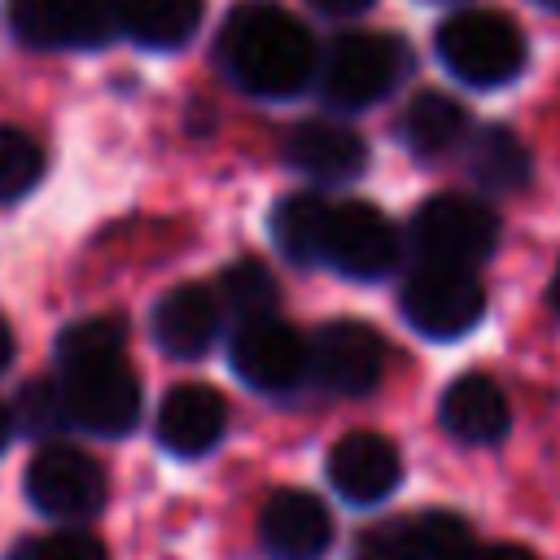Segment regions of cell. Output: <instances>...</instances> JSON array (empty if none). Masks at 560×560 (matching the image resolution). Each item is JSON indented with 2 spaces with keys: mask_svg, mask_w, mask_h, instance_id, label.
Instances as JSON below:
<instances>
[{
  "mask_svg": "<svg viewBox=\"0 0 560 560\" xmlns=\"http://www.w3.org/2000/svg\"><path fill=\"white\" fill-rule=\"evenodd\" d=\"M219 61L236 88L267 101L298 96L319 70L311 31L271 0H245L228 13L219 31Z\"/></svg>",
  "mask_w": 560,
  "mask_h": 560,
  "instance_id": "1",
  "label": "cell"
},
{
  "mask_svg": "<svg viewBox=\"0 0 560 560\" xmlns=\"http://www.w3.org/2000/svg\"><path fill=\"white\" fill-rule=\"evenodd\" d=\"M438 57L442 66L472 83V88H499L512 83L525 66V35L512 18L494 13V9H459L451 13L438 35Z\"/></svg>",
  "mask_w": 560,
  "mask_h": 560,
  "instance_id": "2",
  "label": "cell"
},
{
  "mask_svg": "<svg viewBox=\"0 0 560 560\" xmlns=\"http://www.w3.org/2000/svg\"><path fill=\"white\" fill-rule=\"evenodd\" d=\"M407 74V48L381 31H346L324 48L319 92L332 109H368Z\"/></svg>",
  "mask_w": 560,
  "mask_h": 560,
  "instance_id": "3",
  "label": "cell"
},
{
  "mask_svg": "<svg viewBox=\"0 0 560 560\" xmlns=\"http://www.w3.org/2000/svg\"><path fill=\"white\" fill-rule=\"evenodd\" d=\"M411 245L424 262L442 267H477L499 245V219L490 206L464 192H438L429 197L411 219Z\"/></svg>",
  "mask_w": 560,
  "mask_h": 560,
  "instance_id": "4",
  "label": "cell"
},
{
  "mask_svg": "<svg viewBox=\"0 0 560 560\" xmlns=\"http://www.w3.org/2000/svg\"><path fill=\"white\" fill-rule=\"evenodd\" d=\"M407 324L433 341H455L472 332L486 315V289L468 267H442L424 262L407 276L398 298Z\"/></svg>",
  "mask_w": 560,
  "mask_h": 560,
  "instance_id": "5",
  "label": "cell"
},
{
  "mask_svg": "<svg viewBox=\"0 0 560 560\" xmlns=\"http://www.w3.org/2000/svg\"><path fill=\"white\" fill-rule=\"evenodd\" d=\"M4 18L31 48H101L122 31V0H9Z\"/></svg>",
  "mask_w": 560,
  "mask_h": 560,
  "instance_id": "6",
  "label": "cell"
},
{
  "mask_svg": "<svg viewBox=\"0 0 560 560\" xmlns=\"http://www.w3.org/2000/svg\"><path fill=\"white\" fill-rule=\"evenodd\" d=\"M61 398H66L70 424L101 433V438H122L140 420V381L127 368V359H101V363L66 368Z\"/></svg>",
  "mask_w": 560,
  "mask_h": 560,
  "instance_id": "7",
  "label": "cell"
},
{
  "mask_svg": "<svg viewBox=\"0 0 560 560\" xmlns=\"http://www.w3.org/2000/svg\"><path fill=\"white\" fill-rule=\"evenodd\" d=\"M228 359L232 372L262 394H289L302 385V376H311V341L280 315L241 324Z\"/></svg>",
  "mask_w": 560,
  "mask_h": 560,
  "instance_id": "8",
  "label": "cell"
},
{
  "mask_svg": "<svg viewBox=\"0 0 560 560\" xmlns=\"http://www.w3.org/2000/svg\"><path fill=\"white\" fill-rule=\"evenodd\" d=\"M324 262L350 280H381L398 262V232L372 201H337L324 228Z\"/></svg>",
  "mask_w": 560,
  "mask_h": 560,
  "instance_id": "9",
  "label": "cell"
},
{
  "mask_svg": "<svg viewBox=\"0 0 560 560\" xmlns=\"http://www.w3.org/2000/svg\"><path fill=\"white\" fill-rule=\"evenodd\" d=\"M26 499L57 521H83L105 503V472L79 446H44L26 468Z\"/></svg>",
  "mask_w": 560,
  "mask_h": 560,
  "instance_id": "10",
  "label": "cell"
},
{
  "mask_svg": "<svg viewBox=\"0 0 560 560\" xmlns=\"http://www.w3.org/2000/svg\"><path fill=\"white\" fill-rule=\"evenodd\" d=\"M385 372V341L359 319H332L311 337V376L328 394H372Z\"/></svg>",
  "mask_w": 560,
  "mask_h": 560,
  "instance_id": "11",
  "label": "cell"
},
{
  "mask_svg": "<svg viewBox=\"0 0 560 560\" xmlns=\"http://www.w3.org/2000/svg\"><path fill=\"white\" fill-rule=\"evenodd\" d=\"M477 542L468 521L455 512H420L411 521H389L363 538V560H472Z\"/></svg>",
  "mask_w": 560,
  "mask_h": 560,
  "instance_id": "12",
  "label": "cell"
},
{
  "mask_svg": "<svg viewBox=\"0 0 560 560\" xmlns=\"http://www.w3.org/2000/svg\"><path fill=\"white\" fill-rule=\"evenodd\" d=\"M328 481H332V490H337L346 503H359V508L381 503V499H389V494L398 490V481H402V455H398V446H394L389 438H381V433H368V429L346 433V438L328 451Z\"/></svg>",
  "mask_w": 560,
  "mask_h": 560,
  "instance_id": "13",
  "label": "cell"
},
{
  "mask_svg": "<svg viewBox=\"0 0 560 560\" xmlns=\"http://www.w3.org/2000/svg\"><path fill=\"white\" fill-rule=\"evenodd\" d=\"M258 538L271 560H319L332 542V516L311 490H276L262 503Z\"/></svg>",
  "mask_w": 560,
  "mask_h": 560,
  "instance_id": "14",
  "label": "cell"
},
{
  "mask_svg": "<svg viewBox=\"0 0 560 560\" xmlns=\"http://www.w3.org/2000/svg\"><path fill=\"white\" fill-rule=\"evenodd\" d=\"M223 429H228V402L219 389L201 381L175 385L158 407V442L179 459H197L210 446H219Z\"/></svg>",
  "mask_w": 560,
  "mask_h": 560,
  "instance_id": "15",
  "label": "cell"
},
{
  "mask_svg": "<svg viewBox=\"0 0 560 560\" xmlns=\"http://www.w3.org/2000/svg\"><path fill=\"white\" fill-rule=\"evenodd\" d=\"M223 302L210 284H175L153 306V341L175 359H201L219 337Z\"/></svg>",
  "mask_w": 560,
  "mask_h": 560,
  "instance_id": "16",
  "label": "cell"
},
{
  "mask_svg": "<svg viewBox=\"0 0 560 560\" xmlns=\"http://www.w3.org/2000/svg\"><path fill=\"white\" fill-rule=\"evenodd\" d=\"M284 162L319 184H346L368 166V144L359 131L341 122L311 118L284 136Z\"/></svg>",
  "mask_w": 560,
  "mask_h": 560,
  "instance_id": "17",
  "label": "cell"
},
{
  "mask_svg": "<svg viewBox=\"0 0 560 560\" xmlns=\"http://www.w3.org/2000/svg\"><path fill=\"white\" fill-rule=\"evenodd\" d=\"M438 420L451 438L459 442H472V446H486V442H499L512 424V411H508V398L503 389L481 376V372H468L459 381L446 385L442 402H438Z\"/></svg>",
  "mask_w": 560,
  "mask_h": 560,
  "instance_id": "18",
  "label": "cell"
},
{
  "mask_svg": "<svg viewBox=\"0 0 560 560\" xmlns=\"http://www.w3.org/2000/svg\"><path fill=\"white\" fill-rule=\"evenodd\" d=\"M464 105L446 92H416L398 118V136L416 158H438L451 153L464 140Z\"/></svg>",
  "mask_w": 560,
  "mask_h": 560,
  "instance_id": "19",
  "label": "cell"
},
{
  "mask_svg": "<svg viewBox=\"0 0 560 560\" xmlns=\"http://www.w3.org/2000/svg\"><path fill=\"white\" fill-rule=\"evenodd\" d=\"M201 26V0H122V31L140 48H184Z\"/></svg>",
  "mask_w": 560,
  "mask_h": 560,
  "instance_id": "20",
  "label": "cell"
},
{
  "mask_svg": "<svg viewBox=\"0 0 560 560\" xmlns=\"http://www.w3.org/2000/svg\"><path fill=\"white\" fill-rule=\"evenodd\" d=\"M468 171L490 192H516V188L529 184L534 162H529V149L521 144L516 131H508V127H481L472 136V144H468Z\"/></svg>",
  "mask_w": 560,
  "mask_h": 560,
  "instance_id": "21",
  "label": "cell"
},
{
  "mask_svg": "<svg viewBox=\"0 0 560 560\" xmlns=\"http://www.w3.org/2000/svg\"><path fill=\"white\" fill-rule=\"evenodd\" d=\"M328 201L319 192H293L276 206L271 214V232L276 245L293 258V262H324V228H328Z\"/></svg>",
  "mask_w": 560,
  "mask_h": 560,
  "instance_id": "22",
  "label": "cell"
},
{
  "mask_svg": "<svg viewBox=\"0 0 560 560\" xmlns=\"http://www.w3.org/2000/svg\"><path fill=\"white\" fill-rule=\"evenodd\" d=\"M219 302L223 311H232L241 324L249 319H262V315H276V276L262 258H236L232 267H223L219 276Z\"/></svg>",
  "mask_w": 560,
  "mask_h": 560,
  "instance_id": "23",
  "label": "cell"
},
{
  "mask_svg": "<svg viewBox=\"0 0 560 560\" xmlns=\"http://www.w3.org/2000/svg\"><path fill=\"white\" fill-rule=\"evenodd\" d=\"M127 346V319L122 315H88L57 332V359L61 368H83L101 359H122Z\"/></svg>",
  "mask_w": 560,
  "mask_h": 560,
  "instance_id": "24",
  "label": "cell"
},
{
  "mask_svg": "<svg viewBox=\"0 0 560 560\" xmlns=\"http://www.w3.org/2000/svg\"><path fill=\"white\" fill-rule=\"evenodd\" d=\"M44 175V149L22 127H0V201L26 197Z\"/></svg>",
  "mask_w": 560,
  "mask_h": 560,
  "instance_id": "25",
  "label": "cell"
},
{
  "mask_svg": "<svg viewBox=\"0 0 560 560\" xmlns=\"http://www.w3.org/2000/svg\"><path fill=\"white\" fill-rule=\"evenodd\" d=\"M13 416H18V424L26 433L52 438L61 424H70L66 398H61V381H31V385H22V394L13 402Z\"/></svg>",
  "mask_w": 560,
  "mask_h": 560,
  "instance_id": "26",
  "label": "cell"
},
{
  "mask_svg": "<svg viewBox=\"0 0 560 560\" xmlns=\"http://www.w3.org/2000/svg\"><path fill=\"white\" fill-rule=\"evenodd\" d=\"M9 560H109L105 542L83 534V529H61V534H44V538H26L9 551Z\"/></svg>",
  "mask_w": 560,
  "mask_h": 560,
  "instance_id": "27",
  "label": "cell"
},
{
  "mask_svg": "<svg viewBox=\"0 0 560 560\" xmlns=\"http://www.w3.org/2000/svg\"><path fill=\"white\" fill-rule=\"evenodd\" d=\"M472 560H538V556L521 542H490V547H477Z\"/></svg>",
  "mask_w": 560,
  "mask_h": 560,
  "instance_id": "28",
  "label": "cell"
},
{
  "mask_svg": "<svg viewBox=\"0 0 560 560\" xmlns=\"http://www.w3.org/2000/svg\"><path fill=\"white\" fill-rule=\"evenodd\" d=\"M311 4L328 18H354V13H368L376 0H311Z\"/></svg>",
  "mask_w": 560,
  "mask_h": 560,
  "instance_id": "29",
  "label": "cell"
},
{
  "mask_svg": "<svg viewBox=\"0 0 560 560\" xmlns=\"http://www.w3.org/2000/svg\"><path fill=\"white\" fill-rule=\"evenodd\" d=\"M13 363V328H9V319L0 315V372Z\"/></svg>",
  "mask_w": 560,
  "mask_h": 560,
  "instance_id": "30",
  "label": "cell"
},
{
  "mask_svg": "<svg viewBox=\"0 0 560 560\" xmlns=\"http://www.w3.org/2000/svg\"><path fill=\"white\" fill-rule=\"evenodd\" d=\"M13 429H18V416H13V407L0 402V455H4V446H9V438H13Z\"/></svg>",
  "mask_w": 560,
  "mask_h": 560,
  "instance_id": "31",
  "label": "cell"
},
{
  "mask_svg": "<svg viewBox=\"0 0 560 560\" xmlns=\"http://www.w3.org/2000/svg\"><path fill=\"white\" fill-rule=\"evenodd\" d=\"M547 302H551V311L560 315V271L551 276V289H547Z\"/></svg>",
  "mask_w": 560,
  "mask_h": 560,
  "instance_id": "32",
  "label": "cell"
},
{
  "mask_svg": "<svg viewBox=\"0 0 560 560\" xmlns=\"http://www.w3.org/2000/svg\"><path fill=\"white\" fill-rule=\"evenodd\" d=\"M538 9H551V13H560V0H534Z\"/></svg>",
  "mask_w": 560,
  "mask_h": 560,
  "instance_id": "33",
  "label": "cell"
}]
</instances>
